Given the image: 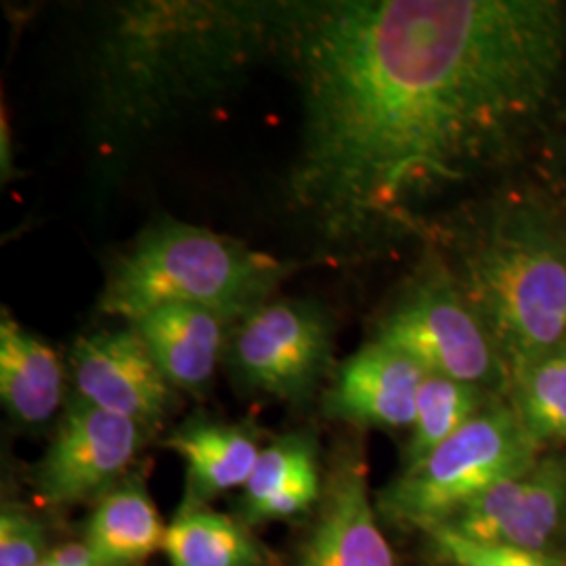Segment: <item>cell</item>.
Segmentation results:
<instances>
[{"mask_svg": "<svg viewBox=\"0 0 566 566\" xmlns=\"http://www.w3.org/2000/svg\"><path fill=\"white\" fill-rule=\"evenodd\" d=\"M298 99L283 206L315 261L424 238L426 210L516 163L566 63L560 0H269Z\"/></svg>", "mask_w": 566, "mask_h": 566, "instance_id": "6da1fadb", "label": "cell"}, {"mask_svg": "<svg viewBox=\"0 0 566 566\" xmlns=\"http://www.w3.org/2000/svg\"><path fill=\"white\" fill-rule=\"evenodd\" d=\"M84 25V133L105 182L269 65V0H120Z\"/></svg>", "mask_w": 566, "mask_h": 566, "instance_id": "7a4b0ae2", "label": "cell"}, {"mask_svg": "<svg viewBox=\"0 0 566 566\" xmlns=\"http://www.w3.org/2000/svg\"><path fill=\"white\" fill-rule=\"evenodd\" d=\"M500 350L510 378L566 340V221L507 193L424 238Z\"/></svg>", "mask_w": 566, "mask_h": 566, "instance_id": "3957f363", "label": "cell"}, {"mask_svg": "<svg viewBox=\"0 0 566 566\" xmlns=\"http://www.w3.org/2000/svg\"><path fill=\"white\" fill-rule=\"evenodd\" d=\"M298 269L212 229L158 217L105 261L97 313L135 324L164 304H193L238 325L275 301Z\"/></svg>", "mask_w": 566, "mask_h": 566, "instance_id": "277c9868", "label": "cell"}, {"mask_svg": "<svg viewBox=\"0 0 566 566\" xmlns=\"http://www.w3.org/2000/svg\"><path fill=\"white\" fill-rule=\"evenodd\" d=\"M539 451L514 407L497 397L424 460L405 465L382 491L380 506L390 518L418 528L446 523L489 486L528 470Z\"/></svg>", "mask_w": 566, "mask_h": 566, "instance_id": "5b68a950", "label": "cell"}, {"mask_svg": "<svg viewBox=\"0 0 566 566\" xmlns=\"http://www.w3.org/2000/svg\"><path fill=\"white\" fill-rule=\"evenodd\" d=\"M371 340L399 350L426 374L481 386L497 397L510 392L512 378L500 350L430 248L413 280L374 325Z\"/></svg>", "mask_w": 566, "mask_h": 566, "instance_id": "8992f818", "label": "cell"}, {"mask_svg": "<svg viewBox=\"0 0 566 566\" xmlns=\"http://www.w3.org/2000/svg\"><path fill=\"white\" fill-rule=\"evenodd\" d=\"M334 329L317 301H271L233 327L224 357L243 386L301 403L327 374Z\"/></svg>", "mask_w": 566, "mask_h": 566, "instance_id": "52a82bcc", "label": "cell"}, {"mask_svg": "<svg viewBox=\"0 0 566 566\" xmlns=\"http://www.w3.org/2000/svg\"><path fill=\"white\" fill-rule=\"evenodd\" d=\"M149 434L142 424L74 395L34 470L39 500L51 507L97 502L124 481Z\"/></svg>", "mask_w": 566, "mask_h": 566, "instance_id": "ba28073f", "label": "cell"}, {"mask_svg": "<svg viewBox=\"0 0 566 566\" xmlns=\"http://www.w3.org/2000/svg\"><path fill=\"white\" fill-rule=\"evenodd\" d=\"M65 365L76 397L149 432L158 430L177 407V388L166 380L130 324L82 334L72 344Z\"/></svg>", "mask_w": 566, "mask_h": 566, "instance_id": "9c48e42d", "label": "cell"}, {"mask_svg": "<svg viewBox=\"0 0 566 566\" xmlns=\"http://www.w3.org/2000/svg\"><path fill=\"white\" fill-rule=\"evenodd\" d=\"M301 566H397L376 521L359 441L336 443Z\"/></svg>", "mask_w": 566, "mask_h": 566, "instance_id": "30bf717a", "label": "cell"}, {"mask_svg": "<svg viewBox=\"0 0 566 566\" xmlns=\"http://www.w3.org/2000/svg\"><path fill=\"white\" fill-rule=\"evenodd\" d=\"M426 371L386 344L369 340L338 365L325 390V418L357 428L413 424Z\"/></svg>", "mask_w": 566, "mask_h": 566, "instance_id": "8fae6325", "label": "cell"}, {"mask_svg": "<svg viewBox=\"0 0 566 566\" xmlns=\"http://www.w3.org/2000/svg\"><path fill=\"white\" fill-rule=\"evenodd\" d=\"M177 390L202 392L227 355L235 325L193 304H164L130 324Z\"/></svg>", "mask_w": 566, "mask_h": 566, "instance_id": "7c38bea8", "label": "cell"}, {"mask_svg": "<svg viewBox=\"0 0 566 566\" xmlns=\"http://www.w3.org/2000/svg\"><path fill=\"white\" fill-rule=\"evenodd\" d=\"M67 365L36 332L7 308L0 315V401L9 418L25 428L49 424L65 397Z\"/></svg>", "mask_w": 566, "mask_h": 566, "instance_id": "4fadbf2b", "label": "cell"}, {"mask_svg": "<svg viewBox=\"0 0 566 566\" xmlns=\"http://www.w3.org/2000/svg\"><path fill=\"white\" fill-rule=\"evenodd\" d=\"M187 472V500H208L245 486L261 455L256 430L248 424H227L208 418H189L166 439Z\"/></svg>", "mask_w": 566, "mask_h": 566, "instance_id": "5bb4252c", "label": "cell"}, {"mask_svg": "<svg viewBox=\"0 0 566 566\" xmlns=\"http://www.w3.org/2000/svg\"><path fill=\"white\" fill-rule=\"evenodd\" d=\"M166 526L142 481L124 479L95 502L84 544L102 566H139L164 549Z\"/></svg>", "mask_w": 566, "mask_h": 566, "instance_id": "9a60e30c", "label": "cell"}, {"mask_svg": "<svg viewBox=\"0 0 566 566\" xmlns=\"http://www.w3.org/2000/svg\"><path fill=\"white\" fill-rule=\"evenodd\" d=\"M164 554L170 566L269 565L263 546L240 521L187 497L166 526Z\"/></svg>", "mask_w": 566, "mask_h": 566, "instance_id": "2e32d148", "label": "cell"}, {"mask_svg": "<svg viewBox=\"0 0 566 566\" xmlns=\"http://www.w3.org/2000/svg\"><path fill=\"white\" fill-rule=\"evenodd\" d=\"M493 399L495 395L481 386L426 374L418 392L411 437L405 449V465L424 460L437 447L443 446L447 439L472 422Z\"/></svg>", "mask_w": 566, "mask_h": 566, "instance_id": "e0dca14e", "label": "cell"}, {"mask_svg": "<svg viewBox=\"0 0 566 566\" xmlns=\"http://www.w3.org/2000/svg\"><path fill=\"white\" fill-rule=\"evenodd\" d=\"M507 395L535 446H566V340L521 369Z\"/></svg>", "mask_w": 566, "mask_h": 566, "instance_id": "ac0fdd59", "label": "cell"}, {"mask_svg": "<svg viewBox=\"0 0 566 566\" xmlns=\"http://www.w3.org/2000/svg\"><path fill=\"white\" fill-rule=\"evenodd\" d=\"M566 521V453L539 455L526 472L525 485L502 544L547 554Z\"/></svg>", "mask_w": 566, "mask_h": 566, "instance_id": "d6986e66", "label": "cell"}, {"mask_svg": "<svg viewBox=\"0 0 566 566\" xmlns=\"http://www.w3.org/2000/svg\"><path fill=\"white\" fill-rule=\"evenodd\" d=\"M313 470H319V462L317 446L308 434L294 432L277 437L273 443L261 449L254 470L243 486V510L261 504Z\"/></svg>", "mask_w": 566, "mask_h": 566, "instance_id": "ffe728a7", "label": "cell"}, {"mask_svg": "<svg viewBox=\"0 0 566 566\" xmlns=\"http://www.w3.org/2000/svg\"><path fill=\"white\" fill-rule=\"evenodd\" d=\"M531 470V468H528ZM510 474L485 489L479 497L460 507L449 521L439 523L474 542L502 544L518 506L526 472Z\"/></svg>", "mask_w": 566, "mask_h": 566, "instance_id": "44dd1931", "label": "cell"}, {"mask_svg": "<svg viewBox=\"0 0 566 566\" xmlns=\"http://www.w3.org/2000/svg\"><path fill=\"white\" fill-rule=\"evenodd\" d=\"M437 552L455 566H558L547 554L510 544L474 542L446 525L422 526Z\"/></svg>", "mask_w": 566, "mask_h": 566, "instance_id": "7402d4cb", "label": "cell"}, {"mask_svg": "<svg viewBox=\"0 0 566 566\" xmlns=\"http://www.w3.org/2000/svg\"><path fill=\"white\" fill-rule=\"evenodd\" d=\"M51 549L44 526L23 507H2L0 514V566H41Z\"/></svg>", "mask_w": 566, "mask_h": 566, "instance_id": "603a6c76", "label": "cell"}, {"mask_svg": "<svg viewBox=\"0 0 566 566\" xmlns=\"http://www.w3.org/2000/svg\"><path fill=\"white\" fill-rule=\"evenodd\" d=\"M322 476L319 470L306 472L294 483L280 489L271 497L263 500L256 506L243 510L248 523H269V521H283L296 514H303L313 504H319L322 497Z\"/></svg>", "mask_w": 566, "mask_h": 566, "instance_id": "cb8c5ba5", "label": "cell"}, {"mask_svg": "<svg viewBox=\"0 0 566 566\" xmlns=\"http://www.w3.org/2000/svg\"><path fill=\"white\" fill-rule=\"evenodd\" d=\"M41 566H102V563L84 542H72L51 549Z\"/></svg>", "mask_w": 566, "mask_h": 566, "instance_id": "d4e9b609", "label": "cell"}]
</instances>
